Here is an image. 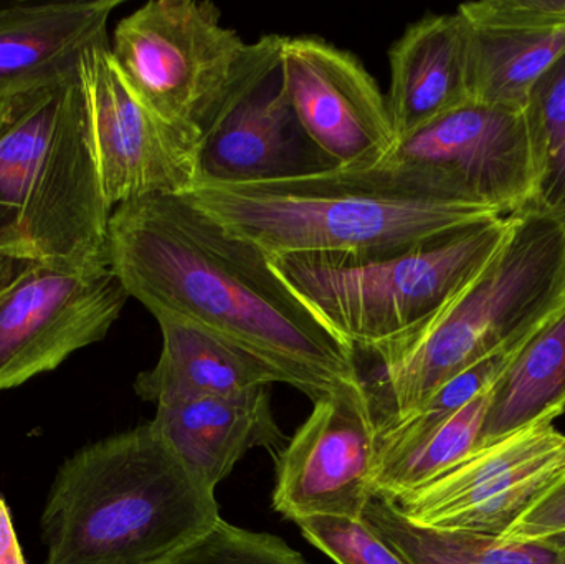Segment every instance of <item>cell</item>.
Masks as SVG:
<instances>
[{
  "instance_id": "cell-1",
  "label": "cell",
  "mask_w": 565,
  "mask_h": 564,
  "mask_svg": "<svg viewBox=\"0 0 565 564\" xmlns=\"http://www.w3.org/2000/svg\"><path fill=\"white\" fill-rule=\"evenodd\" d=\"M108 258L129 298L152 315L185 318L244 348L312 403L361 383L355 351L296 297L270 255L184 195L118 205Z\"/></svg>"
},
{
  "instance_id": "cell-2",
  "label": "cell",
  "mask_w": 565,
  "mask_h": 564,
  "mask_svg": "<svg viewBox=\"0 0 565 564\" xmlns=\"http://www.w3.org/2000/svg\"><path fill=\"white\" fill-rule=\"evenodd\" d=\"M184 198L270 257L369 260L503 217L448 194L392 159L372 168H328L250 184H198Z\"/></svg>"
},
{
  "instance_id": "cell-3",
  "label": "cell",
  "mask_w": 565,
  "mask_h": 564,
  "mask_svg": "<svg viewBox=\"0 0 565 564\" xmlns=\"http://www.w3.org/2000/svg\"><path fill=\"white\" fill-rule=\"evenodd\" d=\"M565 307V215L530 209L494 257L434 317L364 353L377 429L417 413L488 354L526 340Z\"/></svg>"
},
{
  "instance_id": "cell-4",
  "label": "cell",
  "mask_w": 565,
  "mask_h": 564,
  "mask_svg": "<svg viewBox=\"0 0 565 564\" xmlns=\"http://www.w3.org/2000/svg\"><path fill=\"white\" fill-rule=\"evenodd\" d=\"M221 519L215 490L151 421L62 464L40 517L43 564H151Z\"/></svg>"
},
{
  "instance_id": "cell-5",
  "label": "cell",
  "mask_w": 565,
  "mask_h": 564,
  "mask_svg": "<svg viewBox=\"0 0 565 564\" xmlns=\"http://www.w3.org/2000/svg\"><path fill=\"white\" fill-rule=\"evenodd\" d=\"M513 215L494 217L385 257H270L296 297L355 354L434 317L500 251Z\"/></svg>"
},
{
  "instance_id": "cell-6",
  "label": "cell",
  "mask_w": 565,
  "mask_h": 564,
  "mask_svg": "<svg viewBox=\"0 0 565 564\" xmlns=\"http://www.w3.org/2000/svg\"><path fill=\"white\" fill-rule=\"evenodd\" d=\"M281 40L244 42L205 0H151L116 25L111 52L142 98L202 146Z\"/></svg>"
},
{
  "instance_id": "cell-7",
  "label": "cell",
  "mask_w": 565,
  "mask_h": 564,
  "mask_svg": "<svg viewBox=\"0 0 565 564\" xmlns=\"http://www.w3.org/2000/svg\"><path fill=\"white\" fill-rule=\"evenodd\" d=\"M79 72L109 207L191 192L201 179V145L142 98L119 68L109 40L86 50Z\"/></svg>"
},
{
  "instance_id": "cell-8",
  "label": "cell",
  "mask_w": 565,
  "mask_h": 564,
  "mask_svg": "<svg viewBox=\"0 0 565 564\" xmlns=\"http://www.w3.org/2000/svg\"><path fill=\"white\" fill-rule=\"evenodd\" d=\"M129 300L111 265L36 260L0 291V391L50 373L105 340Z\"/></svg>"
},
{
  "instance_id": "cell-9",
  "label": "cell",
  "mask_w": 565,
  "mask_h": 564,
  "mask_svg": "<svg viewBox=\"0 0 565 564\" xmlns=\"http://www.w3.org/2000/svg\"><path fill=\"white\" fill-rule=\"evenodd\" d=\"M391 159L503 217L536 207L540 164L526 106L468 103L401 139Z\"/></svg>"
},
{
  "instance_id": "cell-10",
  "label": "cell",
  "mask_w": 565,
  "mask_h": 564,
  "mask_svg": "<svg viewBox=\"0 0 565 564\" xmlns=\"http://www.w3.org/2000/svg\"><path fill=\"white\" fill-rule=\"evenodd\" d=\"M563 476L565 434L554 419H544L478 447L430 482L388 502L424 529L498 536Z\"/></svg>"
},
{
  "instance_id": "cell-11",
  "label": "cell",
  "mask_w": 565,
  "mask_h": 564,
  "mask_svg": "<svg viewBox=\"0 0 565 564\" xmlns=\"http://www.w3.org/2000/svg\"><path fill=\"white\" fill-rule=\"evenodd\" d=\"M111 214L78 70L63 88L55 123L33 169L20 217V241L35 260L68 267L109 264Z\"/></svg>"
},
{
  "instance_id": "cell-12",
  "label": "cell",
  "mask_w": 565,
  "mask_h": 564,
  "mask_svg": "<svg viewBox=\"0 0 565 564\" xmlns=\"http://www.w3.org/2000/svg\"><path fill=\"white\" fill-rule=\"evenodd\" d=\"M275 459L274 509L306 517L362 520L377 467V424L361 383L316 401Z\"/></svg>"
},
{
  "instance_id": "cell-13",
  "label": "cell",
  "mask_w": 565,
  "mask_h": 564,
  "mask_svg": "<svg viewBox=\"0 0 565 564\" xmlns=\"http://www.w3.org/2000/svg\"><path fill=\"white\" fill-rule=\"evenodd\" d=\"M280 65L302 131L332 168L391 159L398 138L387 96L354 53L321 36H282Z\"/></svg>"
},
{
  "instance_id": "cell-14",
  "label": "cell",
  "mask_w": 565,
  "mask_h": 564,
  "mask_svg": "<svg viewBox=\"0 0 565 564\" xmlns=\"http://www.w3.org/2000/svg\"><path fill=\"white\" fill-rule=\"evenodd\" d=\"M280 58L281 46L202 142L199 184H250L332 168L292 111Z\"/></svg>"
},
{
  "instance_id": "cell-15",
  "label": "cell",
  "mask_w": 565,
  "mask_h": 564,
  "mask_svg": "<svg viewBox=\"0 0 565 564\" xmlns=\"http://www.w3.org/2000/svg\"><path fill=\"white\" fill-rule=\"evenodd\" d=\"M457 12L467 30L471 103L524 108L565 55V0H483Z\"/></svg>"
},
{
  "instance_id": "cell-16",
  "label": "cell",
  "mask_w": 565,
  "mask_h": 564,
  "mask_svg": "<svg viewBox=\"0 0 565 564\" xmlns=\"http://www.w3.org/2000/svg\"><path fill=\"white\" fill-rule=\"evenodd\" d=\"M122 0L0 6V102L49 88L78 72L86 50L108 39Z\"/></svg>"
},
{
  "instance_id": "cell-17",
  "label": "cell",
  "mask_w": 565,
  "mask_h": 564,
  "mask_svg": "<svg viewBox=\"0 0 565 564\" xmlns=\"http://www.w3.org/2000/svg\"><path fill=\"white\" fill-rule=\"evenodd\" d=\"M152 423L212 490L248 450L265 449L277 459L289 440L275 419L268 386L234 396L166 401L158 404Z\"/></svg>"
},
{
  "instance_id": "cell-18",
  "label": "cell",
  "mask_w": 565,
  "mask_h": 564,
  "mask_svg": "<svg viewBox=\"0 0 565 564\" xmlns=\"http://www.w3.org/2000/svg\"><path fill=\"white\" fill-rule=\"evenodd\" d=\"M388 65V111L398 141L471 103L467 30L458 12L411 23L392 43Z\"/></svg>"
},
{
  "instance_id": "cell-19",
  "label": "cell",
  "mask_w": 565,
  "mask_h": 564,
  "mask_svg": "<svg viewBox=\"0 0 565 564\" xmlns=\"http://www.w3.org/2000/svg\"><path fill=\"white\" fill-rule=\"evenodd\" d=\"M162 351L152 370L142 371L135 391L156 406L185 397L234 396L255 387L285 384L280 373L244 348L175 315H154Z\"/></svg>"
},
{
  "instance_id": "cell-20",
  "label": "cell",
  "mask_w": 565,
  "mask_h": 564,
  "mask_svg": "<svg viewBox=\"0 0 565 564\" xmlns=\"http://www.w3.org/2000/svg\"><path fill=\"white\" fill-rule=\"evenodd\" d=\"M565 413V307L541 327L491 391L480 446Z\"/></svg>"
},
{
  "instance_id": "cell-21",
  "label": "cell",
  "mask_w": 565,
  "mask_h": 564,
  "mask_svg": "<svg viewBox=\"0 0 565 564\" xmlns=\"http://www.w3.org/2000/svg\"><path fill=\"white\" fill-rule=\"evenodd\" d=\"M66 82L0 102V248L26 252L20 241V217Z\"/></svg>"
},
{
  "instance_id": "cell-22",
  "label": "cell",
  "mask_w": 565,
  "mask_h": 564,
  "mask_svg": "<svg viewBox=\"0 0 565 564\" xmlns=\"http://www.w3.org/2000/svg\"><path fill=\"white\" fill-rule=\"evenodd\" d=\"M526 109L540 164L534 209L565 215V55L537 79Z\"/></svg>"
},
{
  "instance_id": "cell-23",
  "label": "cell",
  "mask_w": 565,
  "mask_h": 564,
  "mask_svg": "<svg viewBox=\"0 0 565 564\" xmlns=\"http://www.w3.org/2000/svg\"><path fill=\"white\" fill-rule=\"evenodd\" d=\"M151 564H309L280 536L221 519L209 532Z\"/></svg>"
},
{
  "instance_id": "cell-24",
  "label": "cell",
  "mask_w": 565,
  "mask_h": 564,
  "mask_svg": "<svg viewBox=\"0 0 565 564\" xmlns=\"http://www.w3.org/2000/svg\"><path fill=\"white\" fill-rule=\"evenodd\" d=\"M301 535L335 564H411L364 520L306 517L296 520Z\"/></svg>"
},
{
  "instance_id": "cell-25",
  "label": "cell",
  "mask_w": 565,
  "mask_h": 564,
  "mask_svg": "<svg viewBox=\"0 0 565 564\" xmlns=\"http://www.w3.org/2000/svg\"><path fill=\"white\" fill-rule=\"evenodd\" d=\"M431 532L448 552L470 564H565V536L524 542L483 533Z\"/></svg>"
},
{
  "instance_id": "cell-26",
  "label": "cell",
  "mask_w": 565,
  "mask_h": 564,
  "mask_svg": "<svg viewBox=\"0 0 565 564\" xmlns=\"http://www.w3.org/2000/svg\"><path fill=\"white\" fill-rule=\"evenodd\" d=\"M362 520L411 564H470L448 552L431 530L414 525L394 503L372 497Z\"/></svg>"
},
{
  "instance_id": "cell-27",
  "label": "cell",
  "mask_w": 565,
  "mask_h": 564,
  "mask_svg": "<svg viewBox=\"0 0 565 564\" xmlns=\"http://www.w3.org/2000/svg\"><path fill=\"white\" fill-rule=\"evenodd\" d=\"M498 536L524 540V542L564 539L565 476L534 499L526 510Z\"/></svg>"
},
{
  "instance_id": "cell-28",
  "label": "cell",
  "mask_w": 565,
  "mask_h": 564,
  "mask_svg": "<svg viewBox=\"0 0 565 564\" xmlns=\"http://www.w3.org/2000/svg\"><path fill=\"white\" fill-rule=\"evenodd\" d=\"M0 564H26L6 499L0 496Z\"/></svg>"
},
{
  "instance_id": "cell-29",
  "label": "cell",
  "mask_w": 565,
  "mask_h": 564,
  "mask_svg": "<svg viewBox=\"0 0 565 564\" xmlns=\"http://www.w3.org/2000/svg\"><path fill=\"white\" fill-rule=\"evenodd\" d=\"M35 262L26 252L0 248V291L19 280Z\"/></svg>"
}]
</instances>
